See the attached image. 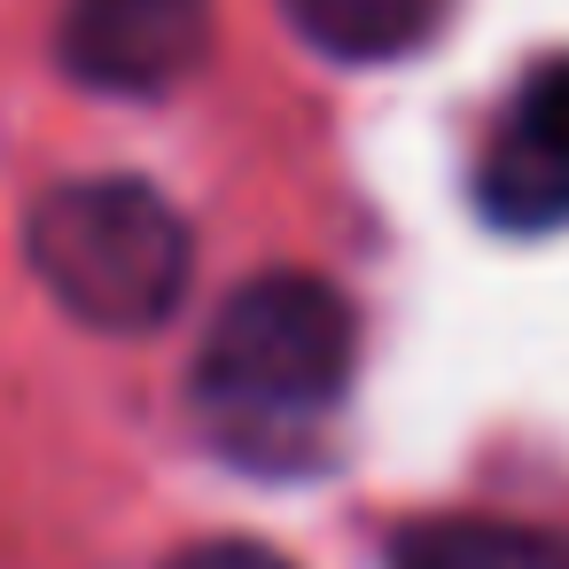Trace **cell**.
<instances>
[{
	"instance_id": "6da1fadb",
	"label": "cell",
	"mask_w": 569,
	"mask_h": 569,
	"mask_svg": "<svg viewBox=\"0 0 569 569\" xmlns=\"http://www.w3.org/2000/svg\"><path fill=\"white\" fill-rule=\"evenodd\" d=\"M359 375V312L320 273L242 281L196 343V413L250 468H305Z\"/></svg>"
},
{
	"instance_id": "7a4b0ae2",
	"label": "cell",
	"mask_w": 569,
	"mask_h": 569,
	"mask_svg": "<svg viewBox=\"0 0 569 569\" xmlns=\"http://www.w3.org/2000/svg\"><path fill=\"white\" fill-rule=\"evenodd\" d=\"M24 258L40 289L94 336H149L180 312L196 273L188 219L133 172L56 180L24 219Z\"/></svg>"
},
{
	"instance_id": "3957f363",
	"label": "cell",
	"mask_w": 569,
	"mask_h": 569,
	"mask_svg": "<svg viewBox=\"0 0 569 569\" xmlns=\"http://www.w3.org/2000/svg\"><path fill=\"white\" fill-rule=\"evenodd\" d=\"M211 56V0H63L56 63L87 94L157 102Z\"/></svg>"
},
{
	"instance_id": "277c9868",
	"label": "cell",
	"mask_w": 569,
	"mask_h": 569,
	"mask_svg": "<svg viewBox=\"0 0 569 569\" xmlns=\"http://www.w3.org/2000/svg\"><path fill=\"white\" fill-rule=\"evenodd\" d=\"M476 211L522 242L569 227V56L530 63L499 102L476 157Z\"/></svg>"
},
{
	"instance_id": "5b68a950",
	"label": "cell",
	"mask_w": 569,
	"mask_h": 569,
	"mask_svg": "<svg viewBox=\"0 0 569 569\" xmlns=\"http://www.w3.org/2000/svg\"><path fill=\"white\" fill-rule=\"evenodd\" d=\"M390 569H569V530L522 515H429L390 538Z\"/></svg>"
},
{
	"instance_id": "8992f818",
	"label": "cell",
	"mask_w": 569,
	"mask_h": 569,
	"mask_svg": "<svg viewBox=\"0 0 569 569\" xmlns=\"http://www.w3.org/2000/svg\"><path fill=\"white\" fill-rule=\"evenodd\" d=\"M281 17L328 63H406L452 17V0H281Z\"/></svg>"
},
{
	"instance_id": "52a82bcc",
	"label": "cell",
	"mask_w": 569,
	"mask_h": 569,
	"mask_svg": "<svg viewBox=\"0 0 569 569\" xmlns=\"http://www.w3.org/2000/svg\"><path fill=\"white\" fill-rule=\"evenodd\" d=\"M164 569H297V561L266 538H196V546L164 553Z\"/></svg>"
}]
</instances>
